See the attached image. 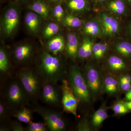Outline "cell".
Listing matches in <instances>:
<instances>
[{"mask_svg":"<svg viewBox=\"0 0 131 131\" xmlns=\"http://www.w3.org/2000/svg\"><path fill=\"white\" fill-rule=\"evenodd\" d=\"M38 71L45 83L55 84L62 79L64 74L61 59L47 52L41 55Z\"/></svg>","mask_w":131,"mask_h":131,"instance_id":"cell-1","label":"cell"},{"mask_svg":"<svg viewBox=\"0 0 131 131\" xmlns=\"http://www.w3.org/2000/svg\"><path fill=\"white\" fill-rule=\"evenodd\" d=\"M69 84L80 101L89 102L91 98L84 76L78 66H72L69 74Z\"/></svg>","mask_w":131,"mask_h":131,"instance_id":"cell-2","label":"cell"},{"mask_svg":"<svg viewBox=\"0 0 131 131\" xmlns=\"http://www.w3.org/2000/svg\"><path fill=\"white\" fill-rule=\"evenodd\" d=\"M84 76L91 98H96L102 92L103 78L100 71L93 64H87Z\"/></svg>","mask_w":131,"mask_h":131,"instance_id":"cell-3","label":"cell"},{"mask_svg":"<svg viewBox=\"0 0 131 131\" xmlns=\"http://www.w3.org/2000/svg\"><path fill=\"white\" fill-rule=\"evenodd\" d=\"M34 111L41 116L50 131H61L65 129V122L57 112L43 107L35 108Z\"/></svg>","mask_w":131,"mask_h":131,"instance_id":"cell-4","label":"cell"},{"mask_svg":"<svg viewBox=\"0 0 131 131\" xmlns=\"http://www.w3.org/2000/svg\"><path fill=\"white\" fill-rule=\"evenodd\" d=\"M61 89L62 92V103L64 109L67 112L77 117L80 101L73 93L68 81L63 80Z\"/></svg>","mask_w":131,"mask_h":131,"instance_id":"cell-5","label":"cell"},{"mask_svg":"<svg viewBox=\"0 0 131 131\" xmlns=\"http://www.w3.org/2000/svg\"><path fill=\"white\" fill-rule=\"evenodd\" d=\"M22 86L28 95L33 96L38 93L40 82L38 75L31 70L24 71L19 75Z\"/></svg>","mask_w":131,"mask_h":131,"instance_id":"cell-6","label":"cell"},{"mask_svg":"<svg viewBox=\"0 0 131 131\" xmlns=\"http://www.w3.org/2000/svg\"><path fill=\"white\" fill-rule=\"evenodd\" d=\"M98 20L104 35L113 36L119 31L120 26L119 21L107 14L101 13L98 16Z\"/></svg>","mask_w":131,"mask_h":131,"instance_id":"cell-7","label":"cell"},{"mask_svg":"<svg viewBox=\"0 0 131 131\" xmlns=\"http://www.w3.org/2000/svg\"><path fill=\"white\" fill-rule=\"evenodd\" d=\"M27 94H28L22 86L17 82H13L8 88L7 97L11 104L13 105H18L25 101Z\"/></svg>","mask_w":131,"mask_h":131,"instance_id":"cell-8","label":"cell"},{"mask_svg":"<svg viewBox=\"0 0 131 131\" xmlns=\"http://www.w3.org/2000/svg\"><path fill=\"white\" fill-rule=\"evenodd\" d=\"M19 16L17 10L14 8H9L5 13L3 20V29L7 35L12 34L17 28Z\"/></svg>","mask_w":131,"mask_h":131,"instance_id":"cell-9","label":"cell"},{"mask_svg":"<svg viewBox=\"0 0 131 131\" xmlns=\"http://www.w3.org/2000/svg\"><path fill=\"white\" fill-rule=\"evenodd\" d=\"M108 69L113 73L119 74L127 70L128 66L124 59L117 56L108 57L106 61Z\"/></svg>","mask_w":131,"mask_h":131,"instance_id":"cell-10","label":"cell"},{"mask_svg":"<svg viewBox=\"0 0 131 131\" xmlns=\"http://www.w3.org/2000/svg\"><path fill=\"white\" fill-rule=\"evenodd\" d=\"M55 84L45 83L42 90V98L45 102L51 105H56L59 102V96Z\"/></svg>","mask_w":131,"mask_h":131,"instance_id":"cell-11","label":"cell"},{"mask_svg":"<svg viewBox=\"0 0 131 131\" xmlns=\"http://www.w3.org/2000/svg\"><path fill=\"white\" fill-rule=\"evenodd\" d=\"M119 88V80L113 75H108L103 78L102 92L113 95L117 93Z\"/></svg>","mask_w":131,"mask_h":131,"instance_id":"cell-12","label":"cell"},{"mask_svg":"<svg viewBox=\"0 0 131 131\" xmlns=\"http://www.w3.org/2000/svg\"><path fill=\"white\" fill-rule=\"evenodd\" d=\"M79 43L76 35L73 33L68 34L66 51L68 56L74 59L78 56Z\"/></svg>","mask_w":131,"mask_h":131,"instance_id":"cell-13","label":"cell"},{"mask_svg":"<svg viewBox=\"0 0 131 131\" xmlns=\"http://www.w3.org/2000/svg\"><path fill=\"white\" fill-rule=\"evenodd\" d=\"M64 47L65 42L63 38L61 35L52 38L47 43V48L49 51L56 56L62 51Z\"/></svg>","mask_w":131,"mask_h":131,"instance_id":"cell-14","label":"cell"},{"mask_svg":"<svg viewBox=\"0 0 131 131\" xmlns=\"http://www.w3.org/2000/svg\"><path fill=\"white\" fill-rule=\"evenodd\" d=\"M94 44L93 42L89 38L86 37L84 38L79 47L78 56L82 59L87 58L91 56Z\"/></svg>","mask_w":131,"mask_h":131,"instance_id":"cell-15","label":"cell"},{"mask_svg":"<svg viewBox=\"0 0 131 131\" xmlns=\"http://www.w3.org/2000/svg\"><path fill=\"white\" fill-rule=\"evenodd\" d=\"M83 30L87 35L94 37L103 34L101 27L98 20H92L88 21L84 25Z\"/></svg>","mask_w":131,"mask_h":131,"instance_id":"cell-16","label":"cell"},{"mask_svg":"<svg viewBox=\"0 0 131 131\" xmlns=\"http://www.w3.org/2000/svg\"><path fill=\"white\" fill-rule=\"evenodd\" d=\"M32 52V48L28 45L19 46L15 50V57L19 61H25L29 58Z\"/></svg>","mask_w":131,"mask_h":131,"instance_id":"cell-17","label":"cell"},{"mask_svg":"<svg viewBox=\"0 0 131 131\" xmlns=\"http://www.w3.org/2000/svg\"><path fill=\"white\" fill-rule=\"evenodd\" d=\"M105 106L103 104L94 114L91 120V125L94 127H98L108 117Z\"/></svg>","mask_w":131,"mask_h":131,"instance_id":"cell-18","label":"cell"},{"mask_svg":"<svg viewBox=\"0 0 131 131\" xmlns=\"http://www.w3.org/2000/svg\"><path fill=\"white\" fill-rule=\"evenodd\" d=\"M25 22L28 29L33 32H36L39 26V18L35 12L27 13L25 17Z\"/></svg>","mask_w":131,"mask_h":131,"instance_id":"cell-19","label":"cell"},{"mask_svg":"<svg viewBox=\"0 0 131 131\" xmlns=\"http://www.w3.org/2000/svg\"><path fill=\"white\" fill-rule=\"evenodd\" d=\"M107 7L110 11L116 14L122 15L126 13V6L122 0H113L109 3Z\"/></svg>","mask_w":131,"mask_h":131,"instance_id":"cell-20","label":"cell"},{"mask_svg":"<svg viewBox=\"0 0 131 131\" xmlns=\"http://www.w3.org/2000/svg\"><path fill=\"white\" fill-rule=\"evenodd\" d=\"M115 49L117 52L125 57L131 59V43L123 41L116 44Z\"/></svg>","mask_w":131,"mask_h":131,"instance_id":"cell-21","label":"cell"},{"mask_svg":"<svg viewBox=\"0 0 131 131\" xmlns=\"http://www.w3.org/2000/svg\"><path fill=\"white\" fill-rule=\"evenodd\" d=\"M30 8L34 12L46 18L48 17L49 9L47 5L40 1L35 2L30 6Z\"/></svg>","mask_w":131,"mask_h":131,"instance_id":"cell-22","label":"cell"},{"mask_svg":"<svg viewBox=\"0 0 131 131\" xmlns=\"http://www.w3.org/2000/svg\"><path fill=\"white\" fill-rule=\"evenodd\" d=\"M14 116L20 122L28 124L31 122L33 118L31 111L26 107L22 108Z\"/></svg>","mask_w":131,"mask_h":131,"instance_id":"cell-23","label":"cell"},{"mask_svg":"<svg viewBox=\"0 0 131 131\" xmlns=\"http://www.w3.org/2000/svg\"><path fill=\"white\" fill-rule=\"evenodd\" d=\"M70 9L75 12H81L86 9L88 5L87 0H70L68 3Z\"/></svg>","mask_w":131,"mask_h":131,"instance_id":"cell-24","label":"cell"},{"mask_svg":"<svg viewBox=\"0 0 131 131\" xmlns=\"http://www.w3.org/2000/svg\"><path fill=\"white\" fill-rule=\"evenodd\" d=\"M63 21L64 25L71 28H78L82 25V21L80 19L71 14L67 15Z\"/></svg>","mask_w":131,"mask_h":131,"instance_id":"cell-25","label":"cell"},{"mask_svg":"<svg viewBox=\"0 0 131 131\" xmlns=\"http://www.w3.org/2000/svg\"><path fill=\"white\" fill-rule=\"evenodd\" d=\"M59 30L58 26L55 23H50L46 26L43 31V36L45 38L51 37L56 35Z\"/></svg>","mask_w":131,"mask_h":131,"instance_id":"cell-26","label":"cell"},{"mask_svg":"<svg viewBox=\"0 0 131 131\" xmlns=\"http://www.w3.org/2000/svg\"><path fill=\"white\" fill-rule=\"evenodd\" d=\"M8 60L7 55L5 50L1 48L0 50V71L5 73L8 69Z\"/></svg>","mask_w":131,"mask_h":131,"instance_id":"cell-27","label":"cell"},{"mask_svg":"<svg viewBox=\"0 0 131 131\" xmlns=\"http://www.w3.org/2000/svg\"><path fill=\"white\" fill-rule=\"evenodd\" d=\"M112 109L114 113L117 115L125 114L129 111L125 105L124 101L116 102L112 106Z\"/></svg>","mask_w":131,"mask_h":131,"instance_id":"cell-28","label":"cell"},{"mask_svg":"<svg viewBox=\"0 0 131 131\" xmlns=\"http://www.w3.org/2000/svg\"><path fill=\"white\" fill-rule=\"evenodd\" d=\"M47 128V126L45 123L31 121L28 124L27 130L28 131H46Z\"/></svg>","mask_w":131,"mask_h":131,"instance_id":"cell-29","label":"cell"},{"mask_svg":"<svg viewBox=\"0 0 131 131\" xmlns=\"http://www.w3.org/2000/svg\"><path fill=\"white\" fill-rule=\"evenodd\" d=\"M53 14L57 19L59 21H61L64 14L63 8L61 5H58L55 7Z\"/></svg>","mask_w":131,"mask_h":131,"instance_id":"cell-30","label":"cell"},{"mask_svg":"<svg viewBox=\"0 0 131 131\" xmlns=\"http://www.w3.org/2000/svg\"><path fill=\"white\" fill-rule=\"evenodd\" d=\"M77 130L80 131H88L90 130L89 124L88 121L85 119H83L80 121L77 126Z\"/></svg>","mask_w":131,"mask_h":131,"instance_id":"cell-31","label":"cell"},{"mask_svg":"<svg viewBox=\"0 0 131 131\" xmlns=\"http://www.w3.org/2000/svg\"><path fill=\"white\" fill-rule=\"evenodd\" d=\"M101 43H96L94 44L93 47V54L95 58L97 60H100V49Z\"/></svg>","mask_w":131,"mask_h":131,"instance_id":"cell-32","label":"cell"},{"mask_svg":"<svg viewBox=\"0 0 131 131\" xmlns=\"http://www.w3.org/2000/svg\"><path fill=\"white\" fill-rule=\"evenodd\" d=\"M119 88L122 90V91L125 92L128 91L131 88V83L119 81Z\"/></svg>","mask_w":131,"mask_h":131,"instance_id":"cell-33","label":"cell"},{"mask_svg":"<svg viewBox=\"0 0 131 131\" xmlns=\"http://www.w3.org/2000/svg\"><path fill=\"white\" fill-rule=\"evenodd\" d=\"M107 44L105 43H101L100 54V60L101 59L105 56L106 52L107 51Z\"/></svg>","mask_w":131,"mask_h":131,"instance_id":"cell-34","label":"cell"},{"mask_svg":"<svg viewBox=\"0 0 131 131\" xmlns=\"http://www.w3.org/2000/svg\"><path fill=\"white\" fill-rule=\"evenodd\" d=\"M6 116V110L2 103H0V118L2 119L5 118Z\"/></svg>","mask_w":131,"mask_h":131,"instance_id":"cell-35","label":"cell"},{"mask_svg":"<svg viewBox=\"0 0 131 131\" xmlns=\"http://www.w3.org/2000/svg\"><path fill=\"white\" fill-rule=\"evenodd\" d=\"M119 81L131 83V76L129 74L123 75L119 78Z\"/></svg>","mask_w":131,"mask_h":131,"instance_id":"cell-36","label":"cell"},{"mask_svg":"<svg viewBox=\"0 0 131 131\" xmlns=\"http://www.w3.org/2000/svg\"><path fill=\"white\" fill-rule=\"evenodd\" d=\"M13 130L14 131H23L24 129L21 124L19 123H15L12 126Z\"/></svg>","mask_w":131,"mask_h":131,"instance_id":"cell-37","label":"cell"},{"mask_svg":"<svg viewBox=\"0 0 131 131\" xmlns=\"http://www.w3.org/2000/svg\"><path fill=\"white\" fill-rule=\"evenodd\" d=\"M131 101V88L128 91H127L124 101Z\"/></svg>","mask_w":131,"mask_h":131,"instance_id":"cell-38","label":"cell"},{"mask_svg":"<svg viewBox=\"0 0 131 131\" xmlns=\"http://www.w3.org/2000/svg\"><path fill=\"white\" fill-rule=\"evenodd\" d=\"M125 105L129 110H131V101H124Z\"/></svg>","mask_w":131,"mask_h":131,"instance_id":"cell-39","label":"cell"},{"mask_svg":"<svg viewBox=\"0 0 131 131\" xmlns=\"http://www.w3.org/2000/svg\"><path fill=\"white\" fill-rule=\"evenodd\" d=\"M128 31L130 35L131 36V21L129 23L128 27Z\"/></svg>","mask_w":131,"mask_h":131,"instance_id":"cell-40","label":"cell"},{"mask_svg":"<svg viewBox=\"0 0 131 131\" xmlns=\"http://www.w3.org/2000/svg\"><path fill=\"white\" fill-rule=\"evenodd\" d=\"M94 1L98 3H102L105 1L106 0H94Z\"/></svg>","mask_w":131,"mask_h":131,"instance_id":"cell-41","label":"cell"},{"mask_svg":"<svg viewBox=\"0 0 131 131\" xmlns=\"http://www.w3.org/2000/svg\"><path fill=\"white\" fill-rule=\"evenodd\" d=\"M126 1L129 3H131V0H126Z\"/></svg>","mask_w":131,"mask_h":131,"instance_id":"cell-42","label":"cell"},{"mask_svg":"<svg viewBox=\"0 0 131 131\" xmlns=\"http://www.w3.org/2000/svg\"><path fill=\"white\" fill-rule=\"evenodd\" d=\"M52 1H58V0H52Z\"/></svg>","mask_w":131,"mask_h":131,"instance_id":"cell-43","label":"cell"}]
</instances>
